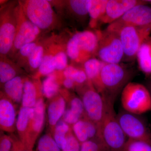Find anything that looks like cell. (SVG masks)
Instances as JSON below:
<instances>
[{"instance_id":"obj_1","label":"cell","mask_w":151,"mask_h":151,"mask_svg":"<svg viewBox=\"0 0 151 151\" xmlns=\"http://www.w3.org/2000/svg\"><path fill=\"white\" fill-rule=\"evenodd\" d=\"M135 75L133 69L120 63L107 64L101 73L102 95L105 100L115 103L119 93Z\"/></svg>"},{"instance_id":"obj_2","label":"cell","mask_w":151,"mask_h":151,"mask_svg":"<svg viewBox=\"0 0 151 151\" xmlns=\"http://www.w3.org/2000/svg\"><path fill=\"white\" fill-rule=\"evenodd\" d=\"M104 100L105 111L100 127V137L110 151H122L128 139L117 119L114 103Z\"/></svg>"},{"instance_id":"obj_3","label":"cell","mask_w":151,"mask_h":151,"mask_svg":"<svg viewBox=\"0 0 151 151\" xmlns=\"http://www.w3.org/2000/svg\"><path fill=\"white\" fill-rule=\"evenodd\" d=\"M121 103L123 110L141 115L151 111V95L147 86L130 82L121 93Z\"/></svg>"},{"instance_id":"obj_4","label":"cell","mask_w":151,"mask_h":151,"mask_svg":"<svg viewBox=\"0 0 151 151\" xmlns=\"http://www.w3.org/2000/svg\"><path fill=\"white\" fill-rule=\"evenodd\" d=\"M96 55L98 59L107 64L120 63L124 60L123 45L116 31L107 28L100 30Z\"/></svg>"},{"instance_id":"obj_5","label":"cell","mask_w":151,"mask_h":151,"mask_svg":"<svg viewBox=\"0 0 151 151\" xmlns=\"http://www.w3.org/2000/svg\"><path fill=\"white\" fill-rule=\"evenodd\" d=\"M111 30L115 31L119 35L124 49V60L129 62L136 59L141 45L151 33V27L124 26Z\"/></svg>"},{"instance_id":"obj_6","label":"cell","mask_w":151,"mask_h":151,"mask_svg":"<svg viewBox=\"0 0 151 151\" xmlns=\"http://www.w3.org/2000/svg\"><path fill=\"white\" fill-rule=\"evenodd\" d=\"M78 90L84 105L85 117L100 128L105 111L104 98L89 80Z\"/></svg>"},{"instance_id":"obj_7","label":"cell","mask_w":151,"mask_h":151,"mask_svg":"<svg viewBox=\"0 0 151 151\" xmlns=\"http://www.w3.org/2000/svg\"><path fill=\"white\" fill-rule=\"evenodd\" d=\"M20 6L26 17L40 29H47L53 24L54 13L48 1H26Z\"/></svg>"},{"instance_id":"obj_8","label":"cell","mask_w":151,"mask_h":151,"mask_svg":"<svg viewBox=\"0 0 151 151\" xmlns=\"http://www.w3.org/2000/svg\"><path fill=\"white\" fill-rule=\"evenodd\" d=\"M139 116L122 109L117 114V118L127 139L151 142L150 131Z\"/></svg>"},{"instance_id":"obj_9","label":"cell","mask_w":151,"mask_h":151,"mask_svg":"<svg viewBox=\"0 0 151 151\" xmlns=\"http://www.w3.org/2000/svg\"><path fill=\"white\" fill-rule=\"evenodd\" d=\"M148 4L133 7L119 19L108 25L107 28L114 29L124 26L151 27V7Z\"/></svg>"},{"instance_id":"obj_10","label":"cell","mask_w":151,"mask_h":151,"mask_svg":"<svg viewBox=\"0 0 151 151\" xmlns=\"http://www.w3.org/2000/svg\"><path fill=\"white\" fill-rule=\"evenodd\" d=\"M17 11L9 10L1 12L0 26V52L1 55L8 53L13 46L16 33Z\"/></svg>"},{"instance_id":"obj_11","label":"cell","mask_w":151,"mask_h":151,"mask_svg":"<svg viewBox=\"0 0 151 151\" xmlns=\"http://www.w3.org/2000/svg\"><path fill=\"white\" fill-rule=\"evenodd\" d=\"M17 23L13 46L19 50L27 44L35 40L40 33V29L26 17L21 6L17 9Z\"/></svg>"},{"instance_id":"obj_12","label":"cell","mask_w":151,"mask_h":151,"mask_svg":"<svg viewBox=\"0 0 151 151\" xmlns=\"http://www.w3.org/2000/svg\"><path fill=\"white\" fill-rule=\"evenodd\" d=\"M148 3V1L141 0H108L105 15L100 24H110L122 17L133 7Z\"/></svg>"},{"instance_id":"obj_13","label":"cell","mask_w":151,"mask_h":151,"mask_svg":"<svg viewBox=\"0 0 151 151\" xmlns=\"http://www.w3.org/2000/svg\"><path fill=\"white\" fill-rule=\"evenodd\" d=\"M33 114L29 129L27 147L32 146L39 135L40 134L44 125L45 120V106L42 97L38 100L33 107Z\"/></svg>"},{"instance_id":"obj_14","label":"cell","mask_w":151,"mask_h":151,"mask_svg":"<svg viewBox=\"0 0 151 151\" xmlns=\"http://www.w3.org/2000/svg\"><path fill=\"white\" fill-rule=\"evenodd\" d=\"M99 31L100 30L96 31V32L86 30L74 34L85 61L96 55L99 42Z\"/></svg>"},{"instance_id":"obj_15","label":"cell","mask_w":151,"mask_h":151,"mask_svg":"<svg viewBox=\"0 0 151 151\" xmlns=\"http://www.w3.org/2000/svg\"><path fill=\"white\" fill-rule=\"evenodd\" d=\"M71 129L81 144L90 140L101 139L99 127L85 116L72 125Z\"/></svg>"},{"instance_id":"obj_16","label":"cell","mask_w":151,"mask_h":151,"mask_svg":"<svg viewBox=\"0 0 151 151\" xmlns=\"http://www.w3.org/2000/svg\"><path fill=\"white\" fill-rule=\"evenodd\" d=\"M12 101L7 97L0 100V127L1 130L13 133L16 129V113Z\"/></svg>"},{"instance_id":"obj_17","label":"cell","mask_w":151,"mask_h":151,"mask_svg":"<svg viewBox=\"0 0 151 151\" xmlns=\"http://www.w3.org/2000/svg\"><path fill=\"white\" fill-rule=\"evenodd\" d=\"M105 63L96 58H92L84 63L83 68L88 80L92 82L96 90L102 95L101 73Z\"/></svg>"},{"instance_id":"obj_18","label":"cell","mask_w":151,"mask_h":151,"mask_svg":"<svg viewBox=\"0 0 151 151\" xmlns=\"http://www.w3.org/2000/svg\"><path fill=\"white\" fill-rule=\"evenodd\" d=\"M136 60L139 69L147 78L151 79V36L148 37L141 45Z\"/></svg>"},{"instance_id":"obj_19","label":"cell","mask_w":151,"mask_h":151,"mask_svg":"<svg viewBox=\"0 0 151 151\" xmlns=\"http://www.w3.org/2000/svg\"><path fill=\"white\" fill-rule=\"evenodd\" d=\"M33 108L22 107L17 119L16 130L22 142L26 146L31 120L33 114Z\"/></svg>"},{"instance_id":"obj_20","label":"cell","mask_w":151,"mask_h":151,"mask_svg":"<svg viewBox=\"0 0 151 151\" xmlns=\"http://www.w3.org/2000/svg\"><path fill=\"white\" fill-rule=\"evenodd\" d=\"M66 102L62 96L53 98L49 104L47 108L48 123L52 132L56 124L60 121L65 113Z\"/></svg>"},{"instance_id":"obj_21","label":"cell","mask_w":151,"mask_h":151,"mask_svg":"<svg viewBox=\"0 0 151 151\" xmlns=\"http://www.w3.org/2000/svg\"><path fill=\"white\" fill-rule=\"evenodd\" d=\"M69 108L66 109L63 116V121L72 126L85 116L83 103L80 97L72 96L69 103Z\"/></svg>"},{"instance_id":"obj_22","label":"cell","mask_w":151,"mask_h":151,"mask_svg":"<svg viewBox=\"0 0 151 151\" xmlns=\"http://www.w3.org/2000/svg\"><path fill=\"white\" fill-rule=\"evenodd\" d=\"M24 81L17 76L4 84V89L6 96L14 103H22Z\"/></svg>"},{"instance_id":"obj_23","label":"cell","mask_w":151,"mask_h":151,"mask_svg":"<svg viewBox=\"0 0 151 151\" xmlns=\"http://www.w3.org/2000/svg\"><path fill=\"white\" fill-rule=\"evenodd\" d=\"M108 0H90L89 16V26L91 28L97 27L100 24L105 15Z\"/></svg>"},{"instance_id":"obj_24","label":"cell","mask_w":151,"mask_h":151,"mask_svg":"<svg viewBox=\"0 0 151 151\" xmlns=\"http://www.w3.org/2000/svg\"><path fill=\"white\" fill-rule=\"evenodd\" d=\"M39 98L38 97L37 90L35 84L29 80L25 81L22 101V106L33 108L35 106Z\"/></svg>"},{"instance_id":"obj_25","label":"cell","mask_w":151,"mask_h":151,"mask_svg":"<svg viewBox=\"0 0 151 151\" xmlns=\"http://www.w3.org/2000/svg\"><path fill=\"white\" fill-rule=\"evenodd\" d=\"M71 128L63 120H60L56 124L53 130L54 139L60 150L65 148L66 144V137Z\"/></svg>"},{"instance_id":"obj_26","label":"cell","mask_w":151,"mask_h":151,"mask_svg":"<svg viewBox=\"0 0 151 151\" xmlns=\"http://www.w3.org/2000/svg\"><path fill=\"white\" fill-rule=\"evenodd\" d=\"M59 86L54 74L48 76L42 82V91L44 96L47 99L53 98L59 90Z\"/></svg>"},{"instance_id":"obj_27","label":"cell","mask_w":151,"mask_h":151,"mask_svg":"<svg viewBox=\"0 0 151 151\" xmlns=\"http://www.w3.org/2000/svg\"><path fill=\"white\" fill-rule=\"evenodd\" d=\"M90 0H71L68 1L71 11L78 18L83 19L89 15Z\"/></svg>"},{"instance_id":"obj_28","label":"cell","mask_w":151,"mask_h":151,"mask_svg":"<svg viewBox=\"0 0 151 151\" xmlns=\"http://www.w3.org/2000/svg\"><path fill=\"white\" fill-rule=\"evenodd\" d=\"M66 52L68 56L72 60L77 63H84L85 62L75 34L71 37L68 42Z\"/></svg>"},{"instance_id":"obj_29","label":"cell","mask_w":151,"mask_h":151,"mask_svg":"<svg viewBox=\"0 0 151 151\" xmlns=\"http://www.w3.org/2000/svg\"><path fill=\"white\" fill-rule=\"evenodd\" d=\"M38 151H60L54 138L49 134L43 135L39 140L37 144Z\"/></svg>"},{"instance_id":"obj_30","label":"cell","mask_w":151,"mask_h":151,"mask_svg":"<svg viewBox=\"0 0 151 151\" xmlns=\"http://www.w3.org/2000/svg\"><path fill=\"white\" fill-rule=\"evenodd\" d=\"M122 151H151V142L128 139Z\"/></svg>"},{"instance_id":"obj_31","label":"cell","mask_w":151,"mask_h":151,"mask_svg":"<svg viewBox=\"0 0 151 151\" xmlns=\"http://www.w3.org/2000/svg\"><path fill=\"white\" fill-rule=\"evenodd\" d=\"M56 69V64L54 55H44L40 66L39 68L40 73L42 75H49Z\"/></svg>"},{"instance_id":"obj_32","label":"cell","mask_w":151,"mask_h":151,"mask_svg":"<svg viewBox=\"0 0 151 151\" xmlns=\"http://www.w3.org/2000/svg\"><path fill=\"white\" fill-rule=\"evenodd\" d=\"M80 151H110L101 139L86 141L81 145Z\"/></svg>"},{"instance_id":"obj_33","label":"cell","mask_w":151,"mask_h":151,"mask_svg":"<svg viewBox=\"0 0 151 151\" xmlns=\"http://www.w3.org/2000/svg\"><path fill=\"white\" fill-rule=\"evenodd\" d=\"M17 72L12 66L5 61L0 62V81L5 84L16 77Z\"/></svg>"},{"instance_id":"obj_34","label":"cell","mask_w":151,"mask_h":151,"mask_svg":"<svg viewBox=\"0 0 151 151\" xmlns=\"http://www.w3.org/2000/svg\"><path fill=\"white\" fill-rule=\"evenodd\" d=\"M44 56L43 47L40 45H37L28 58L29 63L30 67L33 69L39 68Z\"/></svg>"},{"instance_id":"obj_35","label":"cell","mask_w":151,"mask_h":151,"mask_svg":"<svg viewBox=\"0 0 151 151\" xmlns=\"http://www.w3.org/2000/svg\"><path fill=\"white\" fill-rule=\"evenodd\" d=\"M81 145L75 136L73 134L72 130L67 134L66 137V144L65 148L63 151H80Z\"/></svg>"},{"instance_id":"obj_36","label":"cell","mask_w":151,"mask_h":151,"mask_svg":"<svg viewBox=\"0 0 151 151\" xmlns=\"http://www.w3.org/2000/svg\"><path fill=\"white\" fill-rule=\"evenodd\" d=\"M56 64V69L62 70L67 67V56L65 52L60 51L54 55Z\"/></svg>"},{"instance_id":"obj_37","label":"cell","mask_w":151,"mask_h":151,"mask_svg":"<svg viewBox=\"0 0 151 151\" xmlns=\"http://www.w3.org/2000/svg\"><path fill=\"white\" fill-rule=\"evenodd\" d=\"M12 145V140L9 136L4 135L1 136L0 151H11Z\"/></svg>"},{"instance_id":"obj_38","label":"cell","mask_w":151,"mask_h":151,"mask_svg":"<svg viewBox=\"0 0 151 151\" xmlns=\"http://www.w3.org/2000/svg\"><path fill=\"white\" fill-rule=\"evenodd\" d=\"M35 42L27 44L19 50V52L22 56L29 57L37 46Z\"/></svg>"},{"instance_id":"obj_39","label":"cell","mask_w":151,"mask_h":151,"mask_svg":"<svg viewBox=\"0 0 151 151\" xmlns=\"http://www.w3.org/2000/svg\"><path fill=\"white\" fill-rule=\"evenodd\" d=\"M78 68L74 67L72 65L68 66L66 68L64 69L63 71V75L65 78H72V76L75 73L76 71L77 70Z\"/></svg>"},{"instance_id":"obj_40","label":"cell","mask_w":151,"mask_h":151,"mask_svg":"<svg viewBox=\"0 0 151 151\" xmlns=\"http://www.w3.org/2000/svg\"><path fill=\"white\" fill-rule=\"evenodd\" d=\"M63 84L64 86L67 89H71L76 86L74 81L71 78H65Z\"/></svg>"},{"instance_id":"obj_41","label":"cell","mask_w":151,"mask_h":151,"mask_svg":"<svg viewBox=\"0 0 151 151\" xmlns=\"http://www.w3.org/2000/svg\"><path fill=\"white\" fill-rule=\"evenodd\" d=\"M147 86L148 89H149V91H150L151 95V79H150V81L148 82L147 85V86Z\"/></svg>"},{"instance_id":"obj_42","label":"cell","mask_w":151,"mask_h":151,"mask_svg":"<svg viewBox=\"0 0 151 151\" xmlns=\"http://www.w3.org/2000/svg\"><path fill=\"white\" fill-rule=\"evenodd\" d=\"M14 151H29L27 150H26L25 149L24 150V149H19V150H14Z\"/></svg>"}]
</instances>
